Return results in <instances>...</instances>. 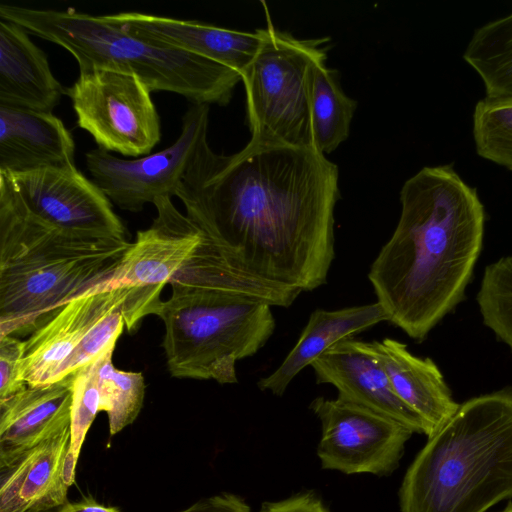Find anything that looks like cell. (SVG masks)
<instances>
[{
  "label": "cell",
  "instance_id": "15",
  "mask_svg": "<svg viewBox=\"0 0 512 512\" xmlns=\"http://www.w3.org/2000/svg\"><path fill=\"white\" fill-rule=\"evenodd\" d=\"M106 16L136 37L211 60L235 70L240 76L254 59L261 44L258 29L243 32L139 12Z\"/></svg>",
  "mask_w": 512,
  "mask_h": 512
},
{
  "label": "cell",
  "instance_id": "18",
  "mask_svg": "<svg viewBox=\"0 0 512 512\" xmlns=\"http://www.w3.org/2000/svg\"><path fill=\"white\" fill-rule=\"evenodd\" d=\"M373 343L394 393L419 418L423 434L432 437L460 405L440 369L432 359L412 354L398 340L385 338Z\"/></svg>",
  "mask_w": 512,
  "mask_h": 512
},
{
  "label": "cell",
  "instance_id": "12",
  "mask_svg": "<svg viewBox=\"0 0 512 512\" xmlns=\"http://www.w3.org/2000/svg\"><path fill=\"white\" fill-rule=\"evenodd\" d=\"M153 205L157 216L124 254L117 268L104 281L83 295L123 287L162 291L199 245L203 232L173 204L171 198H158Z\"/></svg>",
  "mask_w": 512,
  "mask_h": 512
},
{
  "label": "cell",
  "instance_id": "6",
  "mask_svg": "<svg viewBox=\"0 0 512 512\" xmlns=\"http://www.w3.org/2000/svg\"><path fill=\"white\" fill-rule=\"evenodd\" d=\"M169 284L171 296L155 315L164 322L171 376L237 383V362L255 355L274 333L273 306L228 291L187 264Z\"/></svg>",
  "mask_w": 512,
  "mask_h": 512
},
{
  "label": "cell",
  "instance_id": "16",
  "mask_svg": "<svg viewBox=\"0 0 512 512\" xmlns=\"http://www.w3.org/2000/svg\"><path fill=\"white\" fill-rule=\"evenodd\" d=\"M70 426L7 459H0V512H44L68 502L63 472Z\"/></svg>",
  "mask_w": 512,
  "mask_h": 512
},
{
  "label": "cell",
  "instance_id": "29",
  "mask_svg": "<svg viewBox=\"0 0 512 512\" xmlns=\"http://www.w3.org/2000/svg\"><path fill=\"white\" fill-rule=\"evenodd\" d=\"M485 99L494 102H512V59L480 77Z\"/></svg>",
  "mask_w": 512,
  "mask_h": 512
},
{
  "label": "cell",
  "instance_id": "4",
  "mask_svg": "<svg viewBox=\"0 0 512 512\" xmlns=\"http://www.w3.org/2000/svg\"><path fill=\"white\" fill-rule=\"evenodd\" d=\"M512 497V388L468 399L416 455L401 512H486Z\"/></svg>",
  "mask_w": 512,
  "mask_h": 512
},
{
  "label": "cell",
  "instance_id": "25",
  "mask_svg": "<svg viewBox=\"0 0 512 512\" xmlns=\"http://www.w3.org/2000/svg\"><path fill=\"white\" fill-rule=\"evenodd\" d=\"M477 303L484 325L512 351V255L485 268Z\"/></svg>",
  "mask_w": 512,
  "mask_h": 512
},
{
  "label": "cell",
  "instance_id": "19",
  "mask_svg": "<svg viewBox=\"0 0 512 512\" xmlns=\"http://www.w3.org/2000/svg\"><path fill=\"white\" fill-rule=\"evenodd\" d=\"M74 373L29 386L0 402V459H7L70 426Z\"/></svg>",
  "mask_w": 512,
  "mask_h": 512
},
{
  "label": "cell",
  "instance_id": "23",
  "mask_svg": "<svg viewBox=\"0 0 512 512\" xmlns=\"http://www.w3.org/2000/svg\"><path fill=\"white\" fill-rule=\"evenodd\" d=\"M115 346L100 355V411L108 416L110 435H115L138 417L145 396V381L141 372L117 369L112 356Z\"/></svg>",
  "mask_w": 512,
  "mask_h": 512
},
{
  "label": "cell",
  "instance_id": "33",
  "mask_svg": "<svg viewBox=\"0 0 512 512\" xmlns=\"http://www.w3.org/2000/svg\"><path fill=\"white\" fill-rule=\"evenodd\" d=\"M499 512H512V502H509L504 509Z\"/></svg>",
  "mask_w": 512,
  "mask_h": 512
},
{
  "label": "cell",
  "instance_id": "21",
  "mask_svg": "<svg viewBox=\"0 0 512 512\" xmlns=\"http://www.w3.org/2000/svg\"><path fill=\"white\" fill-rule=\"evenodd\" d=\"M384 321H388V316L378 302L313 311L294 347L276 370L259 379L258 388L283 395L292 380L333 345Z\"/></svg>",
  "mask_w": 512,
  "mask_h": 512
},
{
  "label": "cell",
  "instance_id": "7",
  "mask_svg": "<svg viewBox=\"0 0 512 512\" xmlns=\"http://www.w3.org/2000/svg\"><path fill=\"white\" fill-rule=\"evenodd\" d=\"M258 30L259 50L241 75L250 142L317 150L312 86L316 65L326 60L329 38H296L275 28L269 17Z\"/></svg>",
  "mask_w": 512,
  "mask_h": 512
},
{
  "label": "cell",
  "instance_id": "22",
  "mask_svg": "<svg viewBox=\"0 0 512 512\" xmlns=\"http://www.w3.org/2000/svg\"><path fill=\"white\" fill-rule=\"evenodd\" d=\"M357 102L347 96L340 84L339 72L328 68L325 60L314 70L312 86V124L316 149L334 151L349 136Z\"/></svg>",
  "mask_w": 512,
  "mask_h": 512
},
{
  "label": "cell",
  "instance_id": "32",
  "mask_svg": "<svg viewBox=\"0 0 512 512\" xmlns=\"http://www.w3.org/2000/svg\"><path fill=\"white\" fill-rule=\"evenodd\" d=\"M63 512H121L116 507L105 506L91 497H85L77 502H67L61 507Z\"/></svg>",
  "mask_w": 512,
  "mask_h": 512
},
{
  "label": "cell",
  "instance_id": "14",
  "mask_svg": "<svg viewBox=\"0 0 512 512\" xmlns=\"http://www.w3.org/2000/svg\"><path fill=\"white\" fill-rule=\"evenodd\" d=\"M318 384H331L338 396L423 433L419 418L394 393L373 342L353 338L336 343L310 365Z\"/></svg>",
  "mask_w": 512,
  "mask_h": 512
},
{
  "label": "cell",
  "instance_id": "5",
  "mask_svg": "<svg viewBox=\"0 0 512 512\" xmlns=\"http://www.w3.org/2000/svg\"><path fill=\"white\" fill-rule=\"evenodd\" d=\"M0 19L66 49L80 73L106 69L133 74L152 92L176 93L192 104L227 105L241 80L238 72L219 63L136 37L106 15L3 3Z\"/></svg>",
  "mask_w": 512,
  "mask_h": 512
},
{
  "label": "cell",
  "instance_id": "31",
  "mask_svg": "<svg viewBox=\"0 0 512 512\" xmlns=\"http://www.w3.org/2000/svg\"><path fill=\"white\" fill-rule=\"evenodd\" d=\"M181 512H250V507L241 497L222 493L198 501Z\"/></svg>",
  "mask_w": 512,
  "mask_h": 512
},
{
  "label": "cell",
  "instance_id": "3",
  "mask_svg": "<svg viewBox=\"0 0 512 512\" xmlns=\"http://www.w3.org/2000/svg\"><path fill=\"white\" fill-rule=\"evenodd\" d=\"M131 245L35 218L0 175V338L32 334L67 302L107 279Z\"/></svg>",
  "mask_w": 512,
  "mask_h": 512
},
{
  "label": "cell",
  "instance_id": "9",
  "mask_svg": "<svg viewBox=\"0 0 512 512\" xmlns=\"http://www.w3.org/2000/svg\"><path fill=\"white\" fill-rule=\"evenodd\" d=\"M209 105L192 104L177 140L169 147L135 159H123L101 148L85 154L91 180L111 203L139 212L158 198L176 196L200 146L207 141Z\"/></svg>",
  "mask_w": 512,
  "mask_h": 512
},
{
  "label": "cell",
  "instance_id": "10",
  "mask_svg": "<svg viewBox=\"0 0 512 512\" xmlns=\"http://www.w3.org/2000/svg\"><path fill=\"white\" fill-rule=\"evenodd\" d=\"M309 409L321 422L317 455L322 468L348 475H390L413 434L396 420L340 396L317 397Z\"/></svg>",
  "mask_w": 512,
  "mask_h": 512
},
{
  "label": "cell",
  "instance_id": "8",
  "mask_svg": "<svg viewBox=\"0 0 512 512\" xmlns=\"http://www.w3.org/2000/svg\"><path fill=\"white\" fill-rule=\"evenodd\" d=\"M151 92L139 77L106 69L80 73L65 90L77 125L98 148L135 158L150 154L161 139Z\"/></svg>",
  "mask_w": 512,
  "mask_h": 512
},
{
  "label": "cell",
  "instance_id": "1",
  "mask_svg": "<svg viewBox=\"0 0 512 512\" xmlns=\"http://www.w3.org/2000/svg\"><path fill=\"white\" fill-rule=\"evenodd\" d=\"M338 168L313 149H198L176 192L186 216L258 277L310 292L335 258Z\"/></svg>",
  "mask_w": 512,
  "mask_h": 512
},
{
  "label": "cell",
  "instance_id": "26",
  "mask_svg": "<svg viewBox=\"0 0 512 512\" xmlns=\"http://www.w3.org/2000/svg\"><path fill=\"white\" fill-rule=\"evenodd\" d=\"M476 153L512 171V102L479 100L472 116Z\"/></svg>",
  "mask_w": 512,
  "mask_h": 512
},
{
  "label": "cell",
  "instance_id": "27",
  "mask_svg": "<svg viewBox=\"0 0 512 512\" xmlns=\"http://www.w3.org/2000/svg\"><path fill=\"white\" fill-rule=\"evenodd\" d=\"M463 59L480 77L512 59V13L477 28Z\"/></svg>",
  "mask_w": 512,
  "mask_h": 512
},
{
  "label": "cell",
  "instance_id": "13",
  "mask_svg": "<svg viewBox=\"0 0 512 512\" xmlns=\"http://www.w3.org/2000/svg\"><path fill=\"white\" fill-rule=\"evenodd\" d=\"M160 294L157 289L123 287L67 302L25 340L22 372L27 385L53 382L63 362L109 312L137 300L160 302Z\"/></svg>",
  "mask_w": 512,
  "mask_h": 512
},
{
  "label": "cell",
  "instance_id": "34",
  "mask_svg": "<svg viewBox=\"0 0 512 512\" xmlns=\"http://www.w3.org/2000/svg\"><path fill=\"white\" fill-rule=\"evenodd\" d=\"M44 512H63L61 507L60 508H56V509H53V510H48V511H44Z\"/></svg>",
  "mask_w": 512,
  "mask_h": 512
},
{
  "label": "cell",
  "instance_id": "11",
  "mask_svg": "<svg viewBox=\"0 0 512 512\" xmlns=\"http://www.w3.org/2000/svg\"><path fill=\"white\" fill-rule=\"evenodd\" d=\"M0 175L35 218L71 233L127 239L111 201L75 164Z\"/></svg>",
  "mask_w": 512,
  "mask_h": 512
},
{
  "label": "cell",
  "instance_id": "20",
  "mask_svg": "<svg viewBox=\"0 0 512 512\" xmlns=\"http://www.w3.org/2000/svg\"><path fill=\"white\" fill-rule=\"evenodd\" d=\"M64 93L28 32L0 19V106L52 112Z\"/></svg>",
  "mask_w": 512,
  "mask_h": 512
},
{
  "label": "cell",
  "instance_id": "17",
  "mask_svg": "<svg viewBox=\"0 0 512 512\" xmlns=\"http://www.w3.org/2000/svg\"><path fill=\"white\" fill-rule=\"evenodd\" d=\"M73 136L52 112L0 106V173L75 164Z\"/></svg>",
  "mask_w": 512,
  "mask_h": 512
},
{
  "label": "cell",
  "instance_id": "24",
  "mask_svg": "<svg viewBox=\"0 0 512 512\" xmlns=\"http://www.w3.org/2000/svg\"><path fill=\"white\" fill-rule=\"evenodd\" d=\"M100 356L74 373L71 400L70 443L64 464V480L74 484L76 466L86 434L100 411Z\"/></svg>",
  "mask_w": 512,
  "mask_h": 512
},
{
  "label": "cell",
  "instance_id": "30",
  "mask_svg": "<svg viewBox=\"0 0 512 512\" xmlns=\"http://www.w3.org/2000/svg\"><path fill=\"white\" fill-rule=\"evenodd\" d=\"M259 512H329V510L316 494L306 492L277 502H265Z\"/></svg>",
  "mask_w": 512,
  "mask_h": 512
},
{
  "label": "cell",
  "instance_id": "28",
  "mask_svg": "<svg viewBox=\"0 0 512 512\" xmlns=\"http://www.w3.org/2000/svg\"><path fill=\"white\" fill-rule=\"evenodd\" d=\"M24 347L25 341L14 336L0 338V402L27 387L22 372Z\"/></svg>",
  "mask_w": 512,
  "mask_h": 512
},
{
  "label": "cell",
  "instance_id": "2",
  "mask_svg": "<svg viewBox=\"0 0 512 512\" xmlns=\"http://www.w3.org/2000/svg\"><path fill=\"white\" fill-rule=\"evenodd\" d=\"M401 213L368 279L388 321L415 341L464 298L480 256L485 210L451 165L426 166L400 191Z\"/></svg>",
  "mask_w": 512,
  "mask_h": 512
}]
</instances>
